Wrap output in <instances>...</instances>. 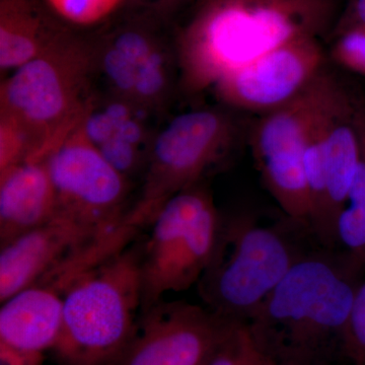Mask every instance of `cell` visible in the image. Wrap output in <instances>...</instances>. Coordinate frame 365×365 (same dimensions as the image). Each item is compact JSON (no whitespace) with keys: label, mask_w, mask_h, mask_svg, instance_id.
Segmentation results:
<instances>
[{"label":"cell","mask_w":365,"mask_h":365,"mask_svg":"<svg viewBox=\"0 0 365 365\" xmlns=\"http://www.w3.org/2000/svg\"><path fill=\"white\" fill-rule=\"evenodd\" d=\"M141 241L81 274L66 290L58 340L63 365H116L135 334L143 304Z\"/></svg>","instance_id":"3957f363"},{"label":"cell","mask_w":365,"mask_h":365,"mask_svg":"<svg viewBox=\"0 0 365 365\" xmlns=\"http://www.w3.org/2000/svg\"><path fill=\"white\" fill-rule=\"evenodd\" d=\"M324 53L316 36L279 46L216 83L225 104L264 114L277 109L306 90L323 72Z\"/></svg>","instance_id":"7c38bea8"},{"label":"cell","mask_w":365,"mask_h":365,"mask_svg":"<svg viewBox=\"0 0 365 365\" xmlns=\"http://www.w3.org/2000/svg\"><path fill=\"white\" fill-rule=\"evenodd\" d=\"M357 272L345 257H300L246 323L274 364L332 365L344 357Z\"/></svg>","instance_id":"7a4b0ae2"},{"label":"cell","mask_w":365,"mask_h":365,"mask_svg":"<svg viewBox=\"0 0 365 365\" xmlns=\"http://www.w3.org/2000/svg\"><path fill=\"white\" fill-rule=\"evenodd\" d=\"M352 365H360V364H352Z\"/></svg>","instance_id":"4316f807"},{"label":"cell","mask_w":365,"mask_h":365,"mask_svg":"<svg viewBox=\"0 0 365 365\" xmlns=\"http://www.w3.org/2000/svg\"><path fill=\"white\" fill-rule=\"evenodd\" d=\"M333 81L323 71L294 100L265 113L255 128L252 143L266 188L290 220L309 228L312 207L304 172L307 133Z\"/></svg>","instance_id":"ba28073f"},{"label":"cell","mask_w":365,"mask_h":365,"mask_svg":"<svg viewBox=\"0 0 365 365\" xmlns=\"http://www.w3.org/2000/svg\"><path fill=\"white\" fill-rule=\"evenodd\" d=\"M150 1V9L158 19L170 18L176 14L189 0H146Z\"/></svg>","instance_id":"484cf974"},{"label":"cell","mask_w":365,"mask_h":365,"mask_svg":"<svg viewBox=\"0 0 365 365\" xmlns=\"http://www.w3.org/2000/svg\"><path fill=\"white\" fill-rule=\"evenodd\" d=\"M232 120L216 110H197L170 120L151 141L143 187L126 220L143 232L172 197L200 184L230 150Z\"/></svg>","instance_id":"52a82bcc"},{"label":"cell","mask_w":365,"mask_h":365,"mask_svg":"<svg viewBox=\"0 0 365 365\" xmlns=\"http://www.w3.org/2000/svg\"><path fill=\"white\" fill-rule=\"evenodd\" d=\"M235 323L208 307L160 300L140 314L118 365H207Z\"/></svg>","instance_id":"30bf717a"},{"label":"cell","mask_w":365,"mask_h":365,"mask_svg":"<svg viewBox=\"0 0 365 365\" xmlns=\"http://www.w3.org/2000/svg\"><path fill=\"white\" fill-rule=\"evenodd\" d=\"M58 213L47 157H30L0 173V244L51 220Z\"/></svg>","instance_id":"5bb4252c"},{"label":"cell","mask_w":365,"mask_h":365,"mask_svg":"<svg viewBox=\"0 0 365 365\" xmlns=\"http://www.w3.org/2000/svg\"><path fill=\"white\" fill-rule=\"evenodd\" d=\"M97 74L95 43L67 29L0 86V114L11 118L48 155L83 120Z\"/></svg>","instance_id":"277c9868"},{"label":"cell","mask_w":365,"mask_h":365,"mask_svg":"<svg viewBox=\"0 0 365 365\" xmlns=\"http://www.w3.org/2000/svg\"><path fill=\"white\" fill-rule=\"evenodd\" d=\"M38 151L37 143L18 122L0 114V173Z\"/></svg>","instance_id":"44dd1931"},{"label":"cell","mask_w":365,"mask_h":365,"mask_svg":"<svg viewBox=\"0 0 365 365\" xmlns=\"http://www.w3.org/2000/svg\"><path fill=\"white\" fill-rule=\"evenodd\" d=\"M42 356L25 354L0 342V365H39Z\"/></svg>","instance_id":"d4e9b609"},{"label":"cell","mask_w":365,"mask_h":365,"mask_svg":"<svg viewBox=\"0 0 365 365\" xmlns=\"http://www.w3.org/2000/svg\"><path fill=\"white\" fill-rule=\"evenodd\" d=\"M222 218L201 182L163 205L141 241V313L165 294L199 282L215 253Z\"/></svg>","instance_id":"8992f818"},{"label":"cell","mask_w":365,"mask_h":365,"mask_svg":"<svg viewBox=\"0 0 365 365\" xmlns=\"http://www.w3.org/2000/svg\"><path fill=\"white\" fill-rule=\"evenodd\" d=\"M125 0H46L53 13L72 25L88 26L109 18Z\"/></svg>","instance_id":"ffe728a7"},{"label":"cell","mask_w":365,"mask_h":365,"mask_svg":"<svg viewBox=\"0 0 365 365\" xmlns=\"http://www.w3.org/2000/svg\"><path fill=\"white\" fill-rule=\"evenodd\" d=\"M97 73L114 97L143 111L158 113L169 103L177 66L176 52L140 25H127L95 43Z\"/></svg>","instance_id":"8fae6325"},{"label":"cell","mask_w":365,"mask_h":365,"mask_svg":"<svg viewBox=\"0 0 365 365\" xmlns=\"http://www.w3.org/2000/svg\"><path fill=\"white\" fill-rule=\"evenodd\" d=\"M35 0H0V68L16 71L45 52L66 31Z\"/></svg>","instance_id":"e0dca14e"},{"label":"cell","mask_w":365,"mask_h":365,"mask_svg":"<svg viewBox=\"0 0 365 365\" xmlns=\"http://www.w3.org/2000/svg\"><path fill=\"white\" fill-rule=\"evenodd\" d=\"M207 365H275L250 332L246 323H235Z\"/></svg>","instance_id":"d6986e66"},{"label":"cell","mask_w":365,"mask_h":365,"mask_svg":"<svg viewBox=\"0 0 365 365\" xmlns=\"http://www.w3.org/2000/svg\"><path fill=\"white\" fill-rule=\"evenodd\" d=\"M47 165L56 194L57 215L93 228L123 222L130 181L105 160L81 130V123L48 155Z\"/></svg>","instance_id":"9c48e42d"},{"label":"cell","mask_w":365,"mask_h":365,"mask_svg":"<svg viewBox=\"0 0 365 365\" xmlns=\"http://www.w3.org/2000/svg\"><path fill=\"white\" fill-rule=\"evenodd\" d=\"M302 255L278 228L249 215L222 218L199 295L218 316L248 323Z\"/></svg>","instance_id":"5b68a950"},{"label":"cell","mask_w":365,"mask_h":365,"mask_svg":"<svg viewBox=\"0 0 365 365\" xmlns=\"http://www.w3.org/2000/svg\"><path fill=\"white\" fill-rule=\"evenodd\" d=\"M64 297L33 284L1 302L0 342L29 355L53 349L63 319Z\"/></svg>","instance_id":"9a60e30c"},{"label":"cell","mask_w":365,"mask_h":365,"mask_svg":"<svg viewBox=\"0 0 365 365\" xmlns=\"http://www.w3.org/2000/svg\"><path fill=\"white\" fill-rule=\"evenodd\" d=\"M332 56L339 66L365 76V26H354L339 34Z\"/></svg>","instance_id":"603a6c76"},{"label":"cell","mask_w":365,"mask_h":365,"mask_svg":"<svg viewBox=\"0 0 365 365\" xmlns=\"http://www.w3.org/2000/svg\"><path fill=\"white\" fill-rule=\"evenodd\" d=\"M359 162L354 104L341 88L334 102L325 145L327 247L338 244V220L347 203Z\"/></svg>","instance_id":"2e32d148"},{"label":"cell","mask_w":365,"mask_h":365,"mask_svg":"<svg viewBox=\"0 0 365 365\" xmlns=\"http://www.w3.org/2000/svg\"><path fill=\"white\" fill-rule=\"evenodd\" d=\"M116 225L93 228L57 215L2 245L0 302L31 287L85 242Z\"/></svg>","instance_id":"4fadbf2b"},{"label":"cell","mask_w":365,"mask_h":365,"mask_svg":"<svg viewBox=\"0 0 365 365\" xmlns=\"http://www.w3.org/2000/svg\"><path fill=\"white\" fill-rule=\"evenodd\" d=\"M354 26H365V0H351L341 16L336 32L338 35Z\"/></svg>","instance_id":"cb8c5ba5"},{"label":"cell","mask_w":365,"mask_h":365,"mask_svg":"<svg viewBox=\"0 0 365 365\" xmlns=\"http://www.w3.org/2000/svg\"><path fill=\"white\" fill-rule=\"evenodd\" d=\"M344 359L365 365V281L355 294L344 340Z\"/></svg>","instance_id":"7402d4cb"},{"label":"cell","mask_w":365,"mask_h":365,"mask_svg":"<svg viewBox=\"0 0 365 365\" xmlns=\"http://www.w3.org/2000/svg\"><path fill=\"white\" fill-rule=\"evenodd\" d=\"M355 123L360 140V162L356 176L337 225L338 244L344 247L348 262L365 268V112L355 109Z\"/></svg>","instance_id":"ac0fdd59"},{"label":"cell","mask_w":365,"mask_h":365,"mask_svg":"<svg viewBox=\"0 0 365 365\" xmlns=\"http://www.w3.org/2000/svg\"><path fill=\"white\" fill-rule=\"evenodd\" d=\"M335 0H200L178 38V71L185 91L201 93L297 38L318 36Z\"/></svg>","instance_id":"6da1fadb"}]
</instances>
